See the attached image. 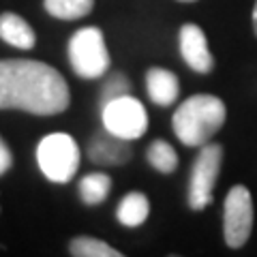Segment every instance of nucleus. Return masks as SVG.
<instances>
[{
  "mask_svg": "<svg viewBox=\"0 0 257 257\" xmlns=\"http://www.w3.org/2000/svg\"><path fill=\"white\" fill-rule=\"evenodd\" d=\"M148 214H150V202L140 191L126 193L116 208V216L124 227H140V225L146 223Z\"/></svg>",
  "mask_w": 257,
  "mask_h": 257,
  "instance_id": "12",
  "label": "nucleus"
},
{
  "mask_svg": "<svg viewBox=\"0 0 257 257\" xmlns=\"http://www.w3.org/2000/svg\"><path fill=\"white\" fill-rule=\"evenodd\" d=\"M69 62L84 79L103 77L109 71V52L96 26L79 28L69 41Z\"/></svg>",
  "mask_w": 257,
  "mask_h": 257,
  "instance_id": "4",
  "label": "nucleus"
},
{
  "mask_svg": "<svg viewBox=\"0 0 257 257\" xmlns=\"http://www.w3.org/2000/svg\"><path fill=\"white\" fill-rule=\"evenodd\" d=\"M223 163V146L221 144H204L199 155L193 163L191 170V182H189V208L191 210H204L206 206L212 204L216 178L221 172Z\"/></svg>",
  "mask_w": 257,
  "mask_h": 257,
  "instance_id": "5",
  "label": "nucleus"
},
{
  "mask_svg": "<svg viewBox=\"0 0 257 257\" xmlns=\"http://www.w3.org/2000/svg\"><path fill=\"white\" fill-rule=\"evenodd\" d=\"M11 167H13V155H11L9 146L5 144V140L0 138V178H3Z\"/></svg>",
  "mask_w": 257,
  "mask_h": 257,
  "instance_id": "18",
  "label": "nucleus"
},
{
  "mask_svg": "<svg viewBox=\"0 0 257 257\" xmlns=\"http://www.w3.org/2000/svg\"><path fill=\"white\" fill-rule=\"evenodd\" d=\"M69 253L73 257H120L122 255L118 248L92 236H75L69 242Z\"/></svg>",
  "mask_w": 257,
  "mask_h": 257,
  "instance_id": "15",
  "label": "nucleus"
},
{
  "mask_svg": "<svg viewBox=\"0 0 257 257\" xmlns=\"http://www.w3.org/2000/svg\"><path fill=\"white\" fill-rule=\"evenodd\" d=\"M225 103L214 94H193L174 111L172 126L184 146L199 148L208 144L225 124Z\"/></svg>",
  "mask_w": 257,
  "mask_h": 257,
  "instance_id": "2",
  "label": "nucleus"
},
{
  "mask_svg": "<svg viewBox=\"0 0 257 257\" xmlns=\"http://www.w3.org/2000/svg\"><path fill=\"white\" fill-rule=\"evenodd\" d=\"M253 229V197L242 184L231 187L223 206V236L229 248L246 244Z\"/></svg>",
  "mask_w": 257,
  "mask_h": 257,
  "instance_id": "6",
  "label": "nucleus"
},
{
  "mask_svg": "<svg viewBox=\"0 0 257 257\" xmlns=\"http://www.w3.org/2000/svg\"><path fill=\"white\" fill-rule=\"evenodd\" d=\"M79 146L67 133H52L39 142L37 161L47 180L67 184L79 170Z\"/></svg>",
  "mask_w": 257,
  "mask_h": 257,
  "instance_id": "3",
  "label": "nucleus"
},
{
  "mask_svg": "<svg viewBox=\"0 0 257 257\" xmlns=\"http://www.w3.org/2000/svg\"><path fill=\"white\" fill-rule=\"evenodd\" d=\"M146 88L148 96L152 103H157L161 107H167L178 99L180 94V82L176 73L167 71L163 67H152L146 73Z\"/></svg>",
  "mask_w": 257,
  "mask_h": 257,
  "instance_id": "10",
  "label": "nucleus"
},
{
  "mask_svg": "<svg viewBox=\"0 0 257 257\" xmlns=\"http://www.w3.org/2000/svg\"><path fill=\"white\" fill-rule=\"evenodd\" d=\"M146 159H148V163L161 174H172L176 167H178V155H176L174 146L163 142V140H155L150 144Z\"/></svg>",
  "mask_w": 257,
  "mask_h": 257,
  "instance_id": "16",
  "label": "nucleus"
},
{
  "mask_svg": "<svg viewBox=\"0 0 257 257\" xmlns=\"http://www.w3.org/2000/svg\"><path fill=\"white\" fill-rule=\"evenodd\" d=\"M131 94V84H128V79L124 77V73H114L109 75V79L101 88V107H105L107 103L116 101V99H122V96Z\"/></svg>",
  "mask_w": 257,
  "mask_h": 257,
  "instance_id": "17",
  "label": "nucleus"
},
{
  "mask_svg": "<svg viewBox=\"0 0 257 257\" xmlns=\"http://www.w3.org/2000/svg\"><path fill=\"white\" fill-rule=\"evenodd\" d=\"M101 118H103V126L124 140H138L148 128L146 107L142 105V101H138L131 94L101 107Z\"/></svg>",
  "mask_w": 257,
  "mask_h": 257,
  "instance_id": "7",
  "label": "nucleus"
},
{
  "mask_svg": "<svg viewBox=\"0 0 257 257\" xmlns=\"http://www.w3.org/2000/svg\"><path fill=\"white\" fill-rule=\"evenodd\" d=\"M43 7L52 18L73 22L94 9V0H43Z\"/></svg>",
  "mask_w": 257,
  "mask_h": 257,
  "instance_id": "14",
  "label": "nucleus"
},
{
  "mask_svg": "<svg viewBox=\"0 0 257 257\" xmlns=\"http://www.w3.org/2000/svg\"><path fill=\"white\" fill-rule=\"evenodd\" d=\"M0 39L18 50H32L37 43V35L32 26L15 13L0 15Z\"/></svg>",
  "mask_w": 257,
  "mask_h": 257,
  "instance_id": "11",
  "label": "nucleus"
},
{
  "mask_svg": "<svg viewBox=\"0 0 257 257\" xmlns=\"http://www.w3.org/2000/svg\"><path fill=\"white\" fill-rule=\"evenodd\" d=\"M253 30H255V37H257V0H255V7H253Z\"/></svg>",
  "mask_w": 257,
  "mask_h": 257,
  "instance_id": "19",
  "label": "nucleus"
},
{
  "mask_svg": "<svg viewBox=\"0 0 257 257\" xmlns=\"http://www.w3.org/2000/svg\"><path fill=\"white\" fill-rule=\"evenodd\" d=\"M180 41V54L184 62L189 64V69H193L195 73L208 75L214 69V56L208 47V39L204 35V30L197 24H184L178 35Z\"/></svg>",
  "mask_w": 257,
  "mask_h": 257,
  "instance_id": "9",
  "label": "nucleus"
},
{
  "mask_svg": "<svg viewBox=\"0 0 257 257\" xmlns=\"http://www.w3.org/2000/svg\"><path fill=\"white\" fill-rule=\"evenodd\" d=\"M71 103L64 77L41 60H0V109L56 116Z\"/></svg>",
  "mask_w": 257,
  "mask_h": 257,
  "instance_id": "1",
  "label": "nucleus"
},
{
  "mask_svg": "<svg viewBox=\"0 0 257 257\" xmlns=\"http://www.w3.org/2000/svg\"><path fill=\"white\" fill-rule=\"evenodd\" d=\"M131 157V140L120 138L105 126L88 140V159L96 165H124Z\"/></svg>",
  "mask_w": 257,
  "mask_h": 257,
  "instance_id": "8",
  "label": "nucleus"
},
{
  "mask_svg": "<svg viewBox=\"0 0 257 257\" xmlns=\"http://www.w3.org/2000/svg\"><path fill=\"white\" fill-rule=\"evenodd\" d=\"M180 3H197V0H180Z\"/></svg>",
  "mask_w": 257,
  "mask_h": 257,
  "instance_id": "20",
  "label": "nucleus"
},
{
  "mask_svg": "<svg viewBox=\"0 0 257 257\" xmlns=\"http://www.w3.org/2000/svg\"><path fill=\"white\" fill-rule=\"evenodd\" d=\"M111 191V178L103 172H96V174H88L79 180V197L86 206H96V204H103L107 199Z\"/></svg>",
  "mask_w": 257,
  "mask_h": 257,
  "instance_id": "13",
  "label": "nucleus"
}]
</instances>
